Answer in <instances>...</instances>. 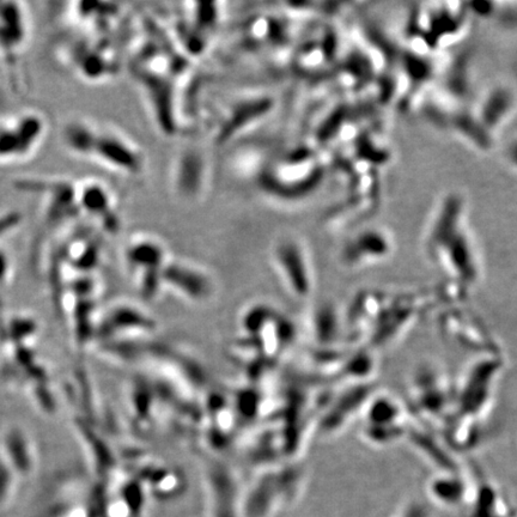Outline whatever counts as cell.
I'll list each match as a JSON object with an SVG mask.
<instances>
[{"label": "cell", "mask_w": 517, "mask_h": 517, "mask_svg": "<svg viewBox=\"0 0 517 517\" xmlns=\"http://www.w3.org/2000/svg\"><path fill=\"white\" fill-rule=\"evenodd\" d=\"M126 258L133 270L141 272L145 282L143 288L148 287V293H152L157 289V283L162 281V271L164 265L167 264V253L162 243L154 237L141 236L136 237L127 247Z\"/></svg>", "instance_id": "15"}, {"label": "cell", "mask_w": 517, "mask_h": 517, "mask_svg": "<svg viewBox=\"0 0 517 517\" xmlns=\"http://www.w3.org/2000/svg\"><path fill=\"white\" fill-rule=\"evenodd\" d=\"M433 263L461 291L472 290L482 281V264L471 236L458 221H436L427 240Z\"/></svg>", "instance_id": "2"}, {"label": "cell", "mask_w": 517, "mask_h": 517, "mask_svg": "<svg viewBox=\"0 0 517 517\" xmlns=\"http://www.w3.org/2000/svg\"><path fill=\"white\" fill-rule=\"evenodd\" d=\"M363 440L376 448L404 440L410 429L403 403L388 393L375 392L364 409Z\"/></svg>", "instance_id": "8"}, {"label": "cell", "mask_w": 517, "mask_h": 517, "mask_svg": "<svg viewBox=\"0 0 517 517\" xmlns=\"http://www.w3.org/2000/svg\"><path fill=\"white\" fill-rule=\"evenodd\" d=\"M276 107V99L269 94H249L239 97L224 109L215 130L216 145H225L243 132L260 123Z\"/></svg>", "instance_id": "9"}, {"label": "cell", "mask_w": 517, "mask_h": 517, "mask_svg": "<svg viewBox=\"0 0 517 517\" xmlns=\"http://www.w3.org/2000/svg\"><path fill=\"white\" fill-rule=\"evenodd\" d=\"M18 191L36 194L42 199V225L54 231L81 218L77 205L76 181L52 176H28L15 181Z\"/></svg>", "instance_id": "5"}, {"label": "cell", "mask_w": 517, "mask_h": 517, "mask_svg": "<svg viewBox=\"0 0 517 517\" xmlns=\"http://www.w3.org/2000/svg\"><path fill=\"white\" fill-rule=\"evenodd\" d=\"M79 215L93 221L107 234H117L120 229L117 199L106 184L99 179L76 181Z\"/></svg>", "instance_id": "11"}, {"label": "cell", "mask_w": 517, "mask_h": 517, "mask_svg": "<svg viewBox=\"0 0 517 517\" xmlns=\"http://www.w3.org/2000/svg\"><path fill=\"white\" fill-rule=\"evenodd\" d=\"M205 158L196 149H186L176 160L174 187L180 197L196 198L203 191L206 178Z\"/></svg>", "instance_id": "16"}, {"label": "cell", "mask_w": 517, "mask_h": 517, "mask_svg": "<svg viewBox=\"0 0 517 517\" xmlns=\"http://www.w3.org/2000/svg\"><path fill=\"white\" fill-rule=\"evenodd\" d=\"M393 253V242L380 231L360 234L351 239L340 252V261L349 270H364L383 263Z\"/></svg>", "instance_id": "14"}, {"label": "cell", "mask_w": 517, "mask_h": 517, "mask_svg": "<svg viewBox=\"0 0 517 517\" xmlns=\"http://www.w3.org/2000/svg\"><path fill=\"white\" fill-rule=\"evenodd\" d=\"M375 392L373 383L346 385L344 391L326 407L320 422L321 433L332 436L342 433L356 418L362 417Z\"/></svg>", "instance_id": "13"}, {"label": "cell", "mask_w": 517, "mask_h": 517, "mask_svg": "<svg viewBox=\"0 0 517 517\" xmlns=\"http://www.w3.org/2000/svg\"><path fill=\"white\" fill-rule=\"evenodd\" d=\"M502 368L500 354L479 355L460 381L454 383V411L450 419L479 423L490 409Z\"/></svg>", "instance_id": "3"}, {"label": "cell", "mask_w": 517, "mask_h": 517, "mask_svg": "<svg viewBox=\"0 0 517 517\" xmlns=\"http://www.w3.org/2000/svg\"><path fill=\"white\" fill-rule=\"evenodd\" d=\"M162 281H166L193 300H203L210 294L211 284L205 273L190 264L172 261L164 265Z\"/></svg>", "instance_id": "17"}, {"label": "cell", "mask_w": 517, "mask_h": 517, "mask_svg": "<svg viewBox=\"0 0 517 517\" xmlns=\"http://www.w3.org/2000/svg\"><path fill=\"white\" fill-rule=\"evenodd\" d=\"M32 38V16L28 5L17 0H0V65L8 88L18 95L24 87L23 57Z\"/></svg>", "instance_id": "4"}, {"label": "cell", "mask_w": 517, "mask_h": 517, "mask_svg": "<svg viewBox=\"0 0 517 517\" xmlns=\"http://www.w3.org/2000/svg\"><path fill=\"white\" fill-rule=\"evenodd\" d=\"M411 405L423 421L447 424L454 411V385L442 369L423 363L411 379Z\"/></svg>", "instance_id": "6"}, {"label": "cell", "mask_w": 517, "mask_h": 517, "mask_svg": "<svg viewBox=\"0 0 517 517\" xmlns=\"http://www.w3.org/2000/svg\"><path fill=\"white\" fill-rule=\"evenodd\" d=\"M62 141L71 154L119 173L135 175L144 168L142 150L111 126L83 118L71 119L63 127Z\"/></svg>", "instance_id": "1"}, {"label": "cell", "mask_w": 517, "mask_h": 517, "mask_svg": "<svg viewBox=\"0 0 517 517\" xmlns=\"http://www.w3.org/2000/svg\"><path fill=\"white\" fill-rule=\"evenodd\" d=\"M9 88H4L0 85V120L11 117L14 114L12 111V96Z\"/></svg>", "instance_id": "20"}, {"label": "cell", "mask_w": 517, "mask_h": 517, "mask_svg": "<svg viewBox=\"0 0 517 517\" xmlns=\"http://www.w3.org/2000/svg\"><path fill=\"white\" fill-rule=\"evenodd\" d=\"M48 121L35 109L14 113L0 124V166L29 160L44 143Z\"/></svg>", "instance_id": "7"}, {"label": "cell", "mask_w": 517, "mask_h": 517, "mask_svg": "<svg viewBox=\"0 0 517 517\" xmlns=\"http://www.w3.org/2000/svg\"><path fill=\"white\" fill-rule=\"evenodd\" d=\"M64 47L62 48L63 59L85 81H102L112 75L114 63L106 42L100 39L75 38Z\"/></svg>", "instance_id": "12"}, {"label": "cell", "mask_w": 517, "mask_h": 517, "mask_svg": "<svg viewBox=\"0 0 517 517\" xmlns=\"http://www.w3.org/2000/svg\"><path fill=\"white\" fill-rule=\"evenodd\" d=\"M21 212L11 211L8 214L0 216V237L10 233L22 223Z\"/></svg>", "instance_id": "19"}, {"label": "cell", "mask_w": 517, "mask_h": 517, "mask_svg": "<svg viewBox=\"0 0 517 517\" xmlns=\"http://www.w3.org/2000/svg\"><path fill=\"white\" fill-rule=\"evenodd\" d=\"M273 260L291 294L300 300H306L313 294L315 281L312 264L300 241L290 236L279 239L273 248Z\"/></svg>", "instance_id": "10"}, {"label": "cell", "mask_w": 517, "mask_h": 517, "mask_svg": "<svg viewBox=\"0 0 517 517\" xmlns=\"http://www.w3.org/2000/svg\"><path fill=\"white\" fill-rule=\"evenodd\" d=\"M313 325L315 339L325 348H337L340 340L345 338V315L342 318V314L332 304H321L314 314Z\"/></svg>", "instance_id": "18"}]
</instances>
